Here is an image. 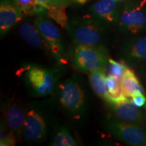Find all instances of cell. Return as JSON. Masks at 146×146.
Instances as JSON below:
<instances>
[{"label": "cell", "mask_w": 146, "mask_h": 146, "mask_svg": "<svg viewBox=\"0 0 146 146\" xmlns=\"http://www.w3.org/2000/svg\"><path fill=\"white\" fill-rule=\"evenodd\" d=\"M63 68L58 64L50 68L27 64L19 69L17 74L23 78L31 96L41 98L54 95L60 83Z\"/></svg>", "instance_id": "cell-2"}, {"label": "cell", "mask_w": 146, "mask_h": 146, "mask_svg": "<svg viewBox=\"0 0 146 146\" xmlns=\"http://www.w3.org/2000/svg\"><path fill=\"white\" fill-rule=\"evenodd\" d=\"M81 78L74 74L60 82L53 95L65 114L76 121L83 120L89 110L88 94Z\"/></svg>", "instance_id": "cell-1"}, {"label": "cell", "mask_w": 146, "mask_h": 146, "mask_svg": "<svg viewBox=\"0 0 146 146\" xmlns=\"http://www.w3.org/2000/svg\"><path fill=\"white\" fill-rule=\"evenodd\" d=\"M137 66L140 77L146 86V61L139 64Z\"/></svg>", "instance_id": "cell-24"}, {"label": "cell", "mask_w": 146, "mask_h": 146, "mask_svg": "<svg viewBox=\"0 0 146 146\" xmlns=\"http://www.w3.org/2000/svg\"><path fill=\"white\" fill-rule=\"evenodd\" d=\"M66 8L63 6L47 7V16L52 18L63 28L66 29L68 20L66 14Z\"/></svg>", "instance_id": "cell-18"}, {"label": "cell", "mask_w": 146, "mask_h": 146, "mask_svg": "<svg viewBox=\"0 0 146 146\" xmlns=\"http://www.w3.org/2000/svg\"><path fill=\"white\" fill-rule=\"evenodd\" d=\"M145 110H146V106H145Z\"/></svg>", "instance_id": "cell-27"}, {"label": "cell", "mask_w": 146, "mask_h": 146, "mask_svg": "<svg viewBox=\"0 0 146 146\" xmlns=\"http://www.w3.org/2000/svg\"><path fill=\"white\" fill-rule=\"evenodd\" d=\"M23 15L14 0H1L0 4V35L1 38L21 21Z\"/></svg>", "instance_id": "cell-13"}, {"label": "cell", "mask_w": 146, "mask_h": 146, "mask_svg": "<svg viewBox=\"0 0 146 146\" xmlns=\"http://www.w3.org/2000/svg\"><path fill=\"white\" fill-rule=\"evenodd\" d=\"M128 66L123 60L122 62H118L112 58H109L108 65L107 67L109 75L114 76L121 80Z\"/></svg>", "instance_id": "cell-19"}, {"label": "cell", "mask_w": 146, "mask_h": 146, "mask_svg": "<svg viewBox=\"0 0 146 146\" xmlns=\"http://www.w3.org/2000/svg\"><path fill=\"white\" fill-rule=\"evenodd\" d=\"M17 141L15 135L12 131H8L3 137L0 139V145L1 146H12L15 145Z\"/></svg>", "instance_id": "cell-22"}, {"label": "cell", "mask_w": 146, "mask_h": 146, "mask_svg": "<svg viewBox=\"0 0 146 146\" xmlns=\"http://www.w3.org/2000/svg\"><path fill=\"white\" fill-rule=\"evenodd\" d=\"M106 68H99L89 72V81L93 90L97 96L108 103L110 101L106 87Z\"/></svg>", "instance_id": "cell-16"}, {"label": "cell", "mask_w": 146, "mask_h": 146, "mask_svg": "<svg viewBox=\"0 0 146 146\" xmlns=\"http://www.w3.org/2000/svg\"><path fill=\"white\" fill-rule=\"evenodd\" d=\"M116 1H123V0H116Z\"/></svg>", "instance_id": "cell-26"}, {"label": "cell", "mask_w": 146, "mask_h": 146, "mask_svg": "<svg viewBox=\"0 0 146 146\" xmlns=\"http://www.w3.org/2000/svg\"><path fill=\"white\" fill-rule=\"evenodd\" d=\"M89 1V0H74V3H78V4H84Z\"/></svg>", "instance_id": "cell-25"}, {"label": "cell", "mask_w": 146, "mask_h": 146, "mask_svg": "<svg viewBox=\"0 0 146 146\" xmlns=\"http://www.w3.org/2000/svg\"><path fill=\"white\" fill-rule=\"evenodd\" d=\"M116 29L125 37L146 33V0H125Z\"/></svg>", "instance_id": "cell-6"}, {"label": "cell", "mask_w": 146, "mask_h": 146, "mask_svg": "<svg viewBox=\"0 0 146 146\" xmlns=\"http://www.w3.org/2000/svg\"><path fill=\"white\" fill-rule=\"evenodd\" d=\"M102 127L113 137L127 145L146 146V130L144 127L121 121L112 115L103 120Z\"/></svg>", "instance_id": "cell-7"}, {"label": "cell", "mask_w": 146, "mask_h": 146, "mask_svg": "<svg viewBox=\"0 0 146 146\" xmlns=\"http://www.w3.org/2000/svg\"><path fill=\"white\" fill-rule=\"evenodd\" d=\"M66 29L72 43L106 47L111 30L90 14L72 18Z\"/></svg>", "instance_id": "cell-4"}, {"label": "cell", "mask_w": 146, "mask_h": 146, "mask_svg": "<svg viewBox=\"0 0 146 146\" xmlns=\"http://www.w3.org/2000/svg\"><path fill=\"white\" fill-rule=\"evenodd\" d=\"M133 103L139 108L143 107L146 103V97L144 94H138L131 98Z\"/></svg>", "instance_id": "cell-23"}, {"label": "cell", "mask_w": 146, "mask_h": 146, "mask_svg": "<svg viewBox=\"0 0 146 146\" xmlns=\"http://www.w3.org/2000/svg\"><path fill=\"white\" fill-rule=\"evenodd\" d=\"M120 83L123 94L127 98H131L138 94L145 95V89L141 82L134 71L129 67L126 69L123 78L120 80Z\"/></svg>", "instance_id": "cell-15"}, {"label": "cell", "mask_w": 146, "mask_h": 146, "mask_svg": "<svg viewBox=\"0 0 146 146\" xmlns=\"http://www.w3.org/2000/svg\"><path fill=\"white\" fill-rule=\"evenodd\" d=\"M35 24L46 41L51 54L56 59L58 64L64 66L67 64L68 54L60 29L45 16H37Z\"/></svg>", "instance_id": "cell-8"}, {"label": "cell", "mask_w": 146, "mask_h": 146, "mask_svg": "<svg viewBox=\"0 0 146 146\" xmlns=\"http://www.w3.org/2000/svg\"><path fill=\"white\" fill-rule=\"evenodd\" d=\"M123 3L116 0H98L89 8L90 14L110 29L116 28Z\"/></svg>", "instance_id": "cell-9"}, {"label": "cell", "mask_w": 146, "mask_h": 146, "mask_svg": "<svg viewBox=\"0 0 146 146\" xmlns=\"http://www.w3.org/2000/svg\"><path fill=\"white\" fill-rule=\"evenodd\" d=\"M52 111V105L44 101L33 102L27 106L23 141L38 144L45 141L56 124Z\"/></svg>", "instance_id": "cell-3"}, {"label": "cell", "mask_w": 146, "mask_h": 146, "mask_svg": "<svg viewBox=\"0 0 146 146\" xmlns=\"http://www.w3.org/2000/svg\"><path fill=\"white\" fill-rule=\"evenodd\" d=\"M120 54L123 61L132 66L146 61V33L126 37L120 47Z\"/></svg>", "instance_id": "cell-10"}, {"label": "cell", "mask_w": 146, "mask_h": 146, "mask_svg": "<svg viewBox=\"0 0 146 146\" xmlns=\"http://www.w3.org/2000/svg\"><path fill=\"white\" fill-rule=\"evenodd\" d=\"M3 121L8 130L15 135L18 142L23 141L24 126L27 115V106L19 102L10 100L3 108Z\"/></svg>", "instance_id": "cell-11"}, {"label": "cell", "mask_w": 146, "mask_h": 146, "mask_svg": "<svg viewBox=\"0 0 146 146\" xmlns=\"http://www.w3.org/2000/svg\"><path fill=\"white\" fill-rule=\"evenodd\" d=\"M37 3L45 7L63 6L68 7L74 3V0H36Z\"/></svg>", "instance_id": "cell-21"}, {"label": "cell", "mask_w": 146, "mask_h": 146, "mask_svg": "<svg viewBox=\"0 0 146 146\" xmlns=\"http://www.w3.org/2000/svg\"><path fill=\"white\" fill-rule=\"evenodd\" d=\"M18 32L20 36L30 46L50 52L46 41L36 28L35 23H33L28 21L22 22Z\"/></svg>", "instance_id": "cell-14"}, {"label": "cell", "mask_w": 146, "mask_h": 146, "mask_svg": "<svg viewBox=\"0 0 146 146\" xmlns=\"http://www.w3.org/2000/svg\"><path fill=\"white\" fill-rule=\"evenodd\" d=\"M68 54L75 68L81 72L106 69L108 65L110 58L106 47L73 43L68 48Z\"/></svg>", "instance_id": "cell-5"}, {"label": "cell", "mask_w": 146, "mask_h": 146, "mask_svg": "<svg viewBox=\"0 0 146 146\" xmlns=\"http://www.w3.org/2000/svg\"><path fill=\"white\" fill-rule=\"evenodd\" d=\"M51 145L53 146H77L79 144L76 141L66 125L56 123L52 128Z\"/></svg>", "instance_id": "cell-17"}, {"label": "cell", "mask_w": 146, "mask_h": 146, "mask_svg": "<svg viewBox=\"0 0 146 146\" xmlns=\"http://www.w3.org/2000/svg\"><path fill=\"white\" fill-rule=\"evenodd\" d=\"M112 115L121 121L145 127L146 116L140 108L133 103L131 98L118 104H108Z\"/></svg>", "instance_id": "cell-12"}, {"label": "cell", "mask_w": 146, "mask_h": 146, "mask_svg": "<svg viewBox=\"0 0 146 146\" xmlns=\"http://www.w3.org/2000/svg\"><path fill=\"white\" fill-rule=\"evenodd\" d=\"M23 14H31V10L37 2L36 0H14Z\"/></svg>", "instance_id": "cell-20"}]
</instances>
